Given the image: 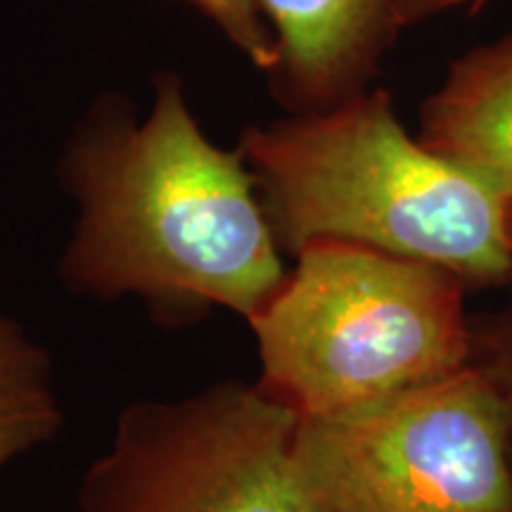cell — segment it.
<instances>
[{"label": "cell", "instance_id": "6da1fadb", "mask_svg": "<svg viewBox=\"0 0 512 512\" xmlns=\"http://www.w3.org/2000/svg\"><path fill=\"white\" fill-rule=\"evenodd\" d=\"M64 181L81 207L62 259L74 290L138 294L171 313L226 306L252 320L285 283L245 157L204 136L174 76H159L143 126L114 107L95 112Z\"/></svg>", "mask_w": 512, "mask_h": 512}, {"label": "cell", "instance_id": "7a4b0ae2", "mask_svg": "<svg viewBox=\"0 0 512 512\" xmlns=\"http://www.w3.org/2000/svg\"><path fill=\"white\" fill-rule=\"evenodd\" d=\"M240 152L275 240L292 252L335 240L458 278L512 271L508 204L408 138L387 95H358L330 112L254 128Z\"/></svg>", "mask_w": 512, "mask_h": 512}, {"label": "cell", "instance_id": "3957f363", "mask_svg": "<svg viewBox=\"0 0 512 512\" xmlns=\"http://www.w3.org/2000/svg\"><path fill=\"white\" fill-rule=\"evenodd\" d=\"M249 320L268 389L302 418L363 411L472 361L458 275L320 240Z\"/></svg>", "mask_w": 512, "mask_h": 512}, {"label": "cell", "instance_id": "277c9868", "mask_svg": "<svg viewBox=\"0 0 512 512\" xmlns=\"http://www.w3.org/2000/svg\"><path fill=\"white\" fill-rule=\"evenodd\" d=\"M294 453L313 512H512L508 415L477 361L363 411L302 418Z\"/></svg>", "mask_w": 512, "mask_h": 512}, {"label": "cell", "instance_id": "5b68a950", "mask_svg": "<svg viewBox=\"0 0 512 512\" xmlns=\"http://www.w3.org/2000/svg\"><path fill=\"white\" fill-rule=\"evenodd\" d=\"M299 420L261 384L133 403L83 475L79 512H313Z\"/></svg>", "mask_w": 512, "mask_h": 512}, {"label": "cell", "instance_id": "8992f818", "mask_svg": "<svg viewBox=\"0 0 512 512\" xmlns=\"http://www.w3.org/2000/svg\"><path fill=\"white\" fill-rule=\"evenodd\" d=\"M394 0H259L275 41L268 74L283 98L330 100L368 62Z\"/></svg>", "mask_w": 512, "mask_h": 512}, {"label": "cell", "instance_id": "52a82bcc", "mask_svg": "<svg viewBox=\"0 0 512 512\" xmlns=\"http://www.w3.org/2000/svg\"><path fill=\"white\" fill-rule=\"evenodd\" d=\"M425 119L422 143L512 202V43L470 57Z\"/></svg>", "mask_w": 512, "mask_h": 512}, {"label": "cell", "instance_id": "ba28073f", "mask_svg": "<svg viewBox=\"0 0 512 512\" xmlns=\"http://www.w3.org/2000/svg\"><path fill=\"white\" fill-rule=\"evenodd\" d=\"M62 420L48 351L0 313V470L55 439Z\"/></svg>", "mask_w": 512, "mask_h": 512}, {"label": "cell", "instance_id": "9c48e42d", "mask_svg": "<svg viewBox=\"0 0 512 512\" xmlns=\"http://www.w3.org/2000/svg\"><path fill=\"white\" fill-rule=\"evenodd\" d=\"M216 22L223 34L252 60L271 72L275 64V41L261 15L259 0H185Z\"/></svg>", "mask_w": 512, "mask_h": 512}, {"label": "cell", "instance_id": "30bf717a", "mask_svg": "<svg viewBox=\"0 0 512 512\" xmlns=\"http://www.w3.org/2000/svg\"><path fill=\"white\" fill-rule=\"evenodd\" d=\"M479 366L486 370L491 382L496 384L498 394L505 406V415H508L510 427V451H512V330H505L496 342L489 344L486 358L477 361Z\"/></svg>", "mask_w": 512, "mask_h": 512}, {"label": "cell", "instance_id": "8fae6325", "mask_svg": "<svg viewBox=\"0 0 512 512\" xmlns=\"http://www.w3.org/2000/svg\"><path fill=\"white\" fill-rule=\"evenodd\" d=\"M448 3H458V0H401V15H411L415 10L441 8V5Z\"/></svg>", "mask_w": 512, "mask_h": 512}, {"label": "cell", "instance_id": "7c38bea8", "mask_svg": "<svg viewBox=\"0 0 512 512\" xmlns=\"http://www.w3.org/2000/svg\"><path fill=\"white\" fill-rule=\"evenodd\" d=\"M508 233H510V245H512V202L508 204Z\"/></svg>", "mask_w": 512, "mask_h": 512}]
</instances>
